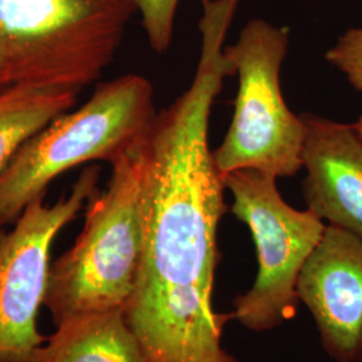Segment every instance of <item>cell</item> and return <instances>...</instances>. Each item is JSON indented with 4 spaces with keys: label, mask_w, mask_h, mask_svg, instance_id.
Returning <instances> with one entry per match:
<instances>
[{
    "label": "cell",
    "mask_w": 362,
    "mask_h": 362,
    "mask_svg": "<svg viewBox=\"0 0 362 362\" xmlns=\"http://www.w3.org/2000/svg\"><path fill=\"white\" fill-rule=\"evenodd\" d=\"M302 194L326 224L362 239V141L353 125L303 113Z\"/></svg>",
    "instance_id": "obj_9"
},
{
    "label": "cell",
    "mask_w": 362,
    "mask_h": 362,
    "mask_svg": "<svg viewBox=\"0 0 362 362\" xmlns=\"http://www.w3.org/2000/svg\"><path fill=\"white\" fill-rule=\"evenodd\" d=\"M179 3L180 0H136L137 13L141 15L144 30L153 52H168Z\"/></svg>",
    "instance_id": "obj_12"
},
{
    "label": "cell",
    "mask_w": 362,
    "mask_h": 362,
    "mask_svg": "<svg viewBox=\"0 0 362 362\" xmlns=\"http://www.w3.org/2000/svg\"><path fill=\"white\" fill-rule=\"evenodd\" d=\"M224 191L204 141L169 137L151 146L143 181V254L124 310L148 362H239L221 345L231 314L212 306Z\"/></svg>",
    "instance_id": "obj_1"
},
{
    "label": "cell",
    "mask_w": 362,
    "mask_h": 362,
    "mask_svg": "<svg viewBox=\"0 0 362 362\" xmlns=\"http://www.w3.org/2000/svg\"><path fill=\"white\" fill-rule=\"evenodd\" d=\"M325 59L344 73L354 89L362 93V27H354L339 37Z\"/></svg>",
    "instance_id": "obj_13"
},
{
    "label": "cell",
    "mask_w": 362,
    "mask_h": 362,
    "mask_svg": "<svg viewBox=\"0 0 362 362\" xmlns=\"http://www.w3.org/2000/svg\"><path fill=\"white\" fill-rule=\"evenodd\" d=\"M23 362H148L124 310L79 315L57 326Z\"/></svg>",
    "instance_id": "obj_10"
},
{
    "label": "cell",
    "mask_w": 362,
    "mask_h": 362,
    "mask_svg": "<svg viewBox=\"0 0 362 362\" xmlns=\"http://www.w3.org/2000/svg\"><path fill=\"white\" fill-rule=\"evenodd\" d=\"M153 97L149 79L125 74L31 137L0 173V226L13 224L62 173L93 161L112 165L143 143L157 117Z\"/></svg>",
    "instance_id": "obj_3"
},
{
    "label": "cell",
    "mask_w": 362,
    "mask_h": 362,
    "mask_svg": "<svg viewBox=\"0 0 362 362\" xmlns=\"http://www.w3.org/2000/svg\"><path fill=\"white\" fill-rule=\"evenodd\" d=\"M297 294L336 362H362V239L326 224L299 274Z\"/></svg>",
    "instance_id": "obj_8"
},
{
    "label": "cell",
    "mask_w": 362,
    "mask_h": 362,
    "mask_svg": "<svg viewBox=\"0 0 362 362\" xmlns=\"http://www.w3.org/2000/svg\"><path fill=\"white\" fill-rule=\"evenodd\" d=\"M10 85H13V83H11V79H10V76H8L7 67H6V64H4L3 54H1V50H0V90L6 89Z\"/></svg>",
    "instance_id": "obj_14"
},
{
    "label": "cell",
    "mask_w": 362,
    "mask_h": 362,
    "mask_svg": "<svg viewBox=\"0 0 362 362\" xmlns=\"http://www.w3.org/2000/svg\"><path fill=\"white\" fill-rule=\"evenodd\" d=\"M290 45V28L263 19L248 22L224 55L238 76L233 116L215 164L224 176L255 169L276 179L302 169L306 125L286 104L281 71Z\"/></svg>",
    "instance_id": "obj_5"
},
{
    "label": "cell",
    "mask_w": 362,
    "mask_h": 362,
    "mask_svg": "<svg viewBox=\"0 0 362 362\" xmlns=\"http://www.w3.org/2000/svg\"><path fill=\"white\" fill-rule=\"evenodd\" d=\"M276 180L255 169L224 176L233 196L230 211L248 227L258 259L255 282L233 300L231 318L255 333L272 330L296 315L299 274L326 228L309 208L288 206Z\"/></svg>",
    "instance_id": "obj_6"
},
{
    "label": "cell",
    "mask_w": 362,
    "mask_h": 362,
    "mask_svg": "<svg viewBox=\"0 0 362 362\" xmlns=\"http://www.w3.org/2000/svg\"><path fill=\"white\" fill-rule=\"evenodd\" d=\"M146 139L112 164L106 189L89 200L74 245L50 266L43 306L55 327L85 314L125 310L143 254Z\"/></svg>",
    "instance_id": "obj_2"
},
{
    "label": "cell",
    "mask_w": 362,
    "mask_h": 362,
    "mask_svg": "<svg viewBox=\"0 0 362 362\" xmlns=\"http://www.w3.org/2000/svg\"><path fill=\"white\" fill-rule=\"evenodd\" d=\"M136 0H0L11 83L79 93L115 59Z\"/></svg>",
    "instance_id": "obj_4"
},
{
    "label": "cell",
    "mask_w": 362,
    "mask_h": 362,
    "mask_svg": "<svg viewBox=\"0 0 362 362\" xmlns=\"http://www.w3.org/2000/svg\"><path fill=\"white\" fill-rule=\"evenodd\" d=\"M101 169H83L67 196L52 206L45 196L27 206L13 230H0V362H23L47 337L37 317L49 284L54 239L88 206L98 189Z\"/></svg>",
    "instance_id": "obj_7"
},
{
    "label": "cell",
    "mask_w": 362,
    "mask_h": 362,
    "mask_svg": "<svg viewBox=\"0 0 362 362\" xmlns=\"http://www.w3.org/2000/svg\"><path fill=\"white\" fill-rule=\"evenodd\" d=\"M351 125H353V128H354L356 133L358 134V137L361 139L362 141V112L361 115H360V117H358V119H357L354 124H351Z\"/></svg>",
    "instance_id": "obj_15"
},
{
    "label": "cell",
    "mask_w": 362,
    "mask_h": 362,
    "mask_svg": "<svg viewBox=\"0 0 362 362\" xmlns=\"http://www.w3.org/2000/svg\"><path fill=\"white\" fill-rule=\"evenodd\" d=\"M78 93L13 83L0 90V173L52 119L71 110Z\"/></svg>",
    "instance_id": "obj_11"
}]
</instances>
